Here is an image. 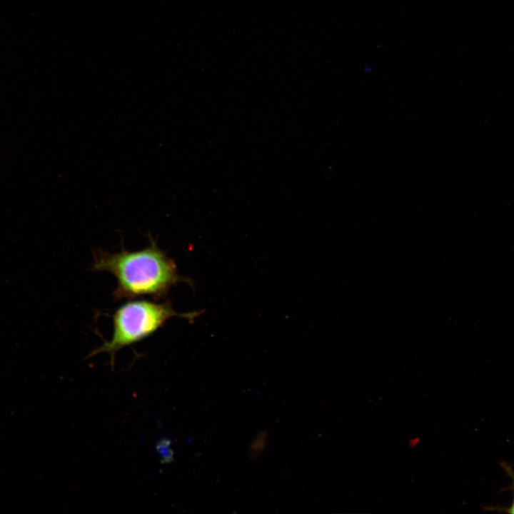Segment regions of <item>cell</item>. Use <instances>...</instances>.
I'll return each mask as SVG.
<instances>
[{"label":"cell","mask_w":514,"mask_h":514,"mask_svg":"<svg viewBox=\"0 0 514 514\" xmlns=\"http://www.w3.org/2000/svg\"><path fill=\"white\" fill-rule=\"evenodd\" d=\"M509 512L514 513V502H513L512 506L510 507Z\"/></svg>","instance_id":"obj_5"},{"label":"cell","mask_w":514,"mask_h":514,"mask_svg":"<svg viewBox=\"0 0 514 514\" xmlns=\"http://www.w3.org/2000/svg\"><path fill=\"white\" fill-rule=\"evenodd\" d=\"M170 445L171 441L167 439L160 440L156 445V450L161 457L162 462L167 463L172 460L173 450Z\"/></svg>","instance_id":"obj_3"},{"label":"cell","mask_w":514,"mask_h":514,"mask_svg":"<svg viewBox=\"0 0 514 514\" xmlns=\"http://www.w3.org/2000/svg\"><path fill=\"white\" fill-rule=\"evenodd\" d=\"M92 270L108 271L117 280L113 296L116 300L151 296L164 299L172 286L184 278L179 275L173 260L150 240L146 248L129 251H94Z\"/></svg>","instance_id":"obj_1"},{"label":"cell","mask_w":514,"mask_h":514,"mask_svg":"<svg viewBox=\"0 0 514 514\" xmlns=\"http://www.w3.org/2000/svg\"><path fill=\"white\" fill-rule=\"evenodd\" d=\"M420 442V438L418 436H414L410 438L408 441V445L409 448H413L417 447Z\"/></svg>","instance_id":"obj_4"},{"label":"cell","mask_w":514,"mask_h":514,"mask_svg":"<svg viewBox=\"0 0 514 514\" xmlns=\"http://www.w3.org/2000/svg\"><path fill=\"white\" fill-rule=\"evenodd\" d=\"M198 315L196 312L178 313L170 302L128 301L119 307L113 316L114 329L111 339L94 349L87 358L106 353L110 356V365L114 367L118 351L149 337L172 317L193 320Z\"/></svg>","instance_id":"obj_2"}]
</instances>
